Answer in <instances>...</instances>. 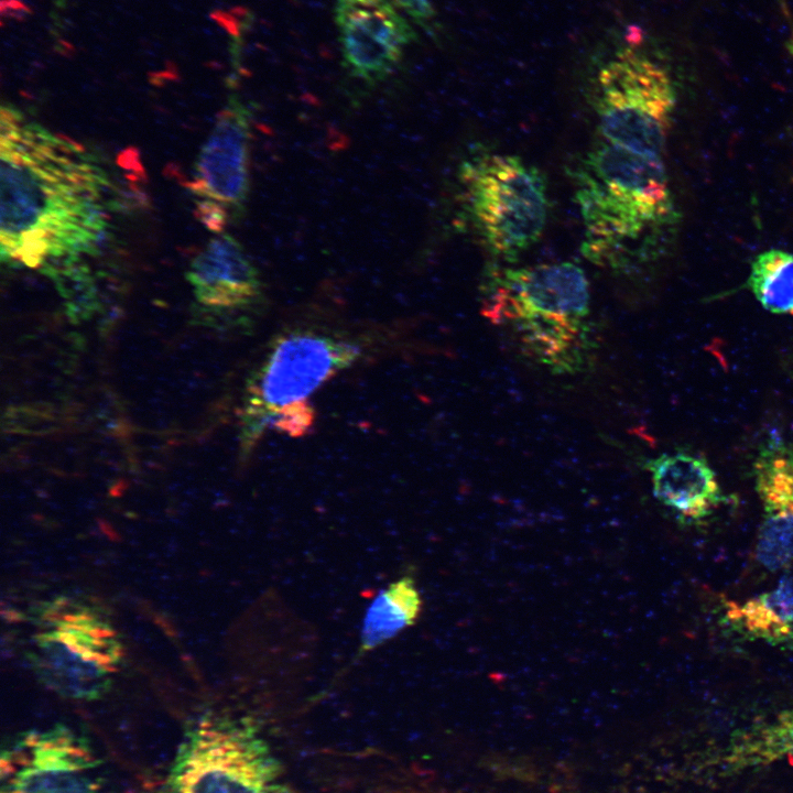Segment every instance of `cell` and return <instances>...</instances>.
<instances>
[{
    "mask_svg": "<svg viewBox=\"0 0 793 793\" xmlns=\"http://www.w3.org/2000/svg\"><path fill=\"white\" fill-rule=\"evenodd\" d=\"M727 620L749 638L773 645H793V573L743 604H730Z\"/></svg>",
    "mask_w": 793,
    "mask_h": 793,
    "instance_id": "obj_15",
    "label": "cell"
},
{
    "mask_svg": "<svg viewBox=\"0 0 793 793\" xmlns=\"http://www.w3.org/2000/svg\"><path fill=\"white\" fill-rule=\"evenodd\" d=\"M186 278L195 297L216 311H250L264 300L258 269L229 233L209 240L192 260Z\"/></svg>",
    "mask_w": 793,
    "mask_h": 793,
    "instance_id": "obj_13",
    "label": "cell"
},
{
    "mask_svg": "<svg viewBox=\"0 0 793 793\" xmlns=\"http://www.w3.org/2000/svg\"><path fill=\"white\" fill-rule=\"evenodd\" d=\"M165 793H290L282 768L249 728L203 718L185 735Z\"/></svg>",
    "mask_w": 793,
    "mask_h": 793,
    "instance_id": "obj_6",
    "label": "cell"
},
{
    "mask_svg": "<svg viewBox=\"0 0 793 793\" xmlns=\"http://www.w3.org/2000/svg\"><path fill=\"white\" fill-rule=\"evenodd\" d=\"M675 100L669 73L641 53L619 54L596 78L594 107L605 141L638 154L663 157Z\"/></svg>",
    "mask_w": 793,
    "mask_h": 793,
    "instance_id": "obj_7",
    "label": "cell"
},
{
    "mask_svg": "<svg viewBox=\"0 0 793 793\" xmlns=\"http://www.w3.org/2000/svg\"><path fill=\"white\" fill-rule=\"evenodd\" d=\"M397 10L415 23L427 26L434 18L431 0H389Z\"/></svg>",
    "mask_w": 793,
    "mask_h": 793,
    "instance_id": "obj_19",
    "label": "cell"
},
{
    "mask_svg": "<svg viewBox=\"0 0 793 793\" xmlns=\"http://www.w3.org/2000/svg\"><path fill=\"white\" fill-rule=\"evenodd\" d=\"M99 760L64 726L21 736L1 754V793H98Z\"/></svg>",
    "mask_w": 793,
    "mask_h": 793,
    "instance_id": "obj_10",
    "label": "cell"
},
{
    "mask_svg": "<svg viewBox=\"0 0 793 793\" xmlns=\"http://www.w3.org/2000/svg\"><path fill=\"white\" fill-rule=\"evenodd\" d=\"M785 754L793 756V711L735 741L728 761L732 767H748L769 763Z\"/></svg>",
    "mask_w": 793,
    "mask_h": 793,
    "instance_id": "obj_18",
    "label": "cell"
},
{
    "mask_svg": "<svg viewBox=\"0 0 793 793\" xmlns=\"http://www.w3.org/2000/svg\"><path fill=\"white\" fill-rule=\"evenodd\" d=\"M335 21L346 70L368 84L389 77L415 39L389 0H336Z\"/></svg>",
    "mask_w": 793,
    "mask_h": 793,
    "instance_id": "obj_11",
    "label": "cell"
},
{
    "mask_svg": "<svg viewBox=\"0 0 793 793\" xmlns=\"http://www.w3.org/2000/svg\"><path fill=\"white\" fill-rule=\"evenodd\" d=\"M752 470L762 506L754 555L762 567L776 572L793 563V445L767 442Z\"/></svg>",
    "mask_w": 793,
    "mask_h": 793,
    "instance_id": "obj_12",
    "label": "cell"
},
{
    "mask_svg": "<svg viewBox=\"0 0 793 793\" xmlns=\"http://www.w3.org/2000/svg\"><path fill=\"white\" fill-rule=\"evenodd\" d=\"M484 315L554 372L579 370L591 347L589 282L573 262L493 265L481 284Z\"/></svg>",
    "mask_w": 793,
    "mask_h": 793,
    "instance_id": "obj_2",
    "label": "cell"
},
{
    "mask_svg": "<svg viewBox=\"0 0 793 793\" xmlns=\"http://www.w3.org/2000/svg\"><path fill=\"white\" fill-rule=\"evenodd\" d=\"M654 497L681 520L695 523L725 501L716 474L700 456L687 452L664 453L648 459Z\"/></svg>",
    "mask_w": 793,
    "mask_h": 793,
    "instance_id": "obj_14",
    "label": "cell"
},
{
    "mask_svg": "<svg viewBox=\"0 0 793 793\" xmlns=\"http://www.w3.org/2000/svg\"><path fill=\"white\" fill-rule=\"evenodd\" d=\"M250 123L248 108L231 97L194 164L188 187L195 195V213L215 233L222 232L229 213L238 210L249 193Z\"/></svg>",
    "mask_w": 793,
    "mask_h": 793,
    "instance_id": "obj_9",
    "label": "cell"
},
{
    "mask_svg": "<svg viewBox=\"0 0 793 793\" xmlns=\"http://www.w3.org/2000/svg\"><path fill=\"white\" fill-rule=\"evenodd\" d=\"M459 180L469 220L491 253L511 261L539 240L547 194L535 166L512 154L479 152L463 162Z\"/></svg>",
    "mask_w": 793,
    "mask_h": 793,
    "instance_id": "obj_5",
    "label": "cell"
},
{
    "mask_svg": "<svg viewBox=\"0 0 793 793\" xmlns=\"http://www.w3.org/2000/svg\"><path fill=\"white\" fill-rule=\"evenodd\" d=\"M110 187L105 169L80 143L2 105V261L53 271L96 256L109 226Z\"/></svg>",
    "mask_w": 793,
    "mask_h": 793,
    "instance_id": "obj_1",
    "label": "cell"
},
{
    "mask_svg": "<svg viewBox=\"0 0 793 793\" xmlns=\"http://www.w3.org/2000/svg\"><path fill=\"white\" fill-rule=\"evenodd\" d=\"M421 609V595L411 576H403L381 589L365 613L360 651L373 650L414 624Z\"/></svg>",
    "mask_w": 793,
    "mask_h": 793,
    "instance_id": "obj_16",
    "label": "cell"
},
{
    "mask_svg": "<svg viewBox=\"0 0 793 793\" xmlns=\"http://www.w3.org/2000/svg\"><path fill=\"white\" fill-rule=\"evenodd\" d=\"M747 283L764 309L793 315V253L780 249L759 253Z\"/></svg>",
    "mask_w": 793,
    "mask_h": 793,
    "instance_id": "obj_17",
    "label": "cell"
},
{
    "mask_svg": "<svg viewBox=\"0 0 793 793\" xmlns=\"http://www.w3.org/2000/svg\"><path fill=\"white\" fill-rule=\"evenodd\" d=\"M36 660L45 680L75 697H96L108 685L120 658L115 630L95 610L57 602L42 615Z\"/></svg>",
    "mask_w": 793,
    "mask_h": 793,
    "instance_id": "obj_8",
    "label": "cell"
},
{
    "mask_svg": "<svg viewBox=\"0 0 793 793\" xmlns=\"http://www.w3.org/2000/svg\"><path fill=\"white\" fill-rule=\"evenodd\" d=\"M584 227V254L595 263L623 267L652 235L670 225L674 204L663 157L638 154L606 141L574 172Z\"/></svg>",
    "mask_w": 793,
    "mask_h": 793,
    "instance_id": "obj_3",
    "label": "cell"
},
{
    "mask_svg": "<svg viewBox=\"0 0 793 793\" xmlns=\"http://www.w3.org/2000/svg\"><path fill=\"white\" fill-rule=\"evenodd\" d=\"M365 352L362 339L345 330L295 326L274 336L246 385L240 413L246 454L269 428L291 437L306 434L315 417L309 398Z\"/></svg>",
    "mask_w": 793,
    "mask_h": 793,
    "instance_id": "obj_4",
    "label": "cell"
}]
</instances>
